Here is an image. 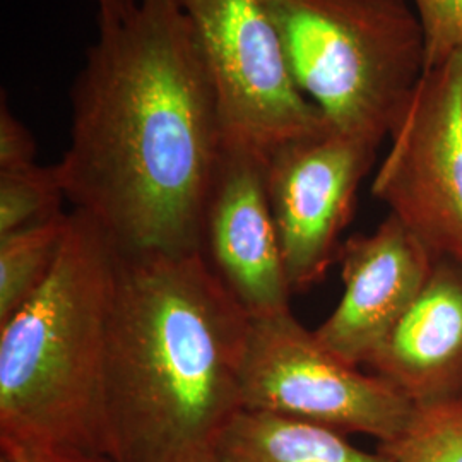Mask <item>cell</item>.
Returning <instances> with one entry per match:
<instances>
[{
    "label": "cell",
    "mask_w": 462,
    "mask_h": 462,
    "mask_svg": "<svg viewBox=\"0 0 462 462\" xmlns=\"http://www.w3.org/2000/svg\"><path fill=\"white\" fill-rule=\"evenodd\" d=\"M57 163L67 202L120 254L199 250L223 156L215 89L179 0L99 19Z\"/></svg>",
    "instance_id": "obj_1"
},
{
    "label": "cell",
    "mask_w": 462,
    "mask_h": 462,
    "mask_svg": "<svg viewBox=\"0 0 462 462\" xmlns=\"http://www.w3.org/2000/svg\"><path fill=\"white\" fill-rule=\"evenodd\" d=\"M252 319L199 250L120 254L108 326L105 454L199 462L244 410Z\"/></svg>",
    "instance_id": "obj_2"
},
{
    "label": "cell",
    "mask_w": 462,
    "mask_h": 462,
    "mask_svg": "<svg viewBox=\"0 0 462 462\" xmlns=\"http://www.w3.org/2000/svg\"><path fill=\"white\" fill-rule=\"evenodd\" d=\"M118 250L70 209L49 280L0 324V440L105 454L103 383Z\"/></svg>",
    "instance_id": "obj_3"
},
{
    "label": "cell",
    "mask_w": 462,
    "mask_h": 462,
    "mask_svg": "<svg viewBox=\"0 0 462 462\" xmlns=\"http://www.w3.org/2000/svg\"><path fill=\"white\" fill-rule=\"evenodd\" d=\"M300 91L332 129L380 146L427 72L410 0H264Z\"/></svg>",
    "instance_id": "obj_4"
},
{
    "label": "cell",
    "mask_w": 462,
    "mask_h": 462,
    "mask_svg": "<svg viewBox=\"0 0 462 462\" xmlns=\"http://www.w3.org/2000/svg\"><path fill=\"white\" fill-rule=\"evenodd\" d=\"M244 410L314 423L387 444L413 421L416 406L375 374L346 364L290 310L252 319L242 366Z\"/></svg>",
    "instance_id": "obj_5"
},
{
    "label": "cell",
    "mask_w": 462,
    "mask_h": 462,
    "mask_svg": "<svg viewBox=\"0 0 462 462\" xmlns=\"http://www.w3.org/2000/svg\"><path fill=\"white\" fill-rule=\"evenodd\" d=\"M215 89L225 144L267 158L328 120L293 79L264 0H179Z\"/></svg>",
    "instance_id": "obj_6"
},
{
    "label": "cell",
    "mask_w": 462,
    "mask_h": 462,
    "mask_svg": "<svg viewBox=\"0 0 462 462\" xmlns=\"http://www.w3.org/2000/svg\"><path fill=\"white\" fill-rule=\"evenodd\" d=\"M389 137L374 198L437 259L462 267V47L423 74Z\"/></svg>",
    "instance_id": "obj_7"
},
{
    "label": "cell",
    "mask_w": 462,
    "mask_h": 462,
    "mask_svg": "<svg viewBox=\"0 0 462 462\" xmlns=\"http://www.w3.org/2000/svg\"><path fill=\"white\" fill-rule=\"evenodd\" d=\"M379 148L328 127L265 158L267 198L293 293L314 288L337 261L341 235Z\"/></svg>",
    "instance_id": "obj_8"
},
{
    "label": "cell",
    "mask_w": 462,
    "mask_h": 462,
    "mask_svg": "<svg viewBox=\"0 0 462 462\" xmlns=\"http://www.w3.org/2000/svg\"><path fill=\"white\" fill-rule=\"evenodd\" d=\"M199 252L250 319L290 310L293 295L265 187V158L225 144Z\"/></svg>",
    "instance_id": "obj_9"
},
{
    "label": "cell",
    "mask_w": 462,
    "mask_h": 462,
    "mask_svg": "<svg viewBox=\"0 0 462 462\" xmlns=\"http://www.w3.org/2000/svg\"><path fill=\"white\" fill-rule=\"evenodd\" d=\"M337 261L345 291L315 336L343 362L366 366L420 297L437 257L389 215L372 233L346 238Z\"/></svg>",
    "instance_id": "obj_10"
},
{
    "label": "cell",
    "mask_w": 462,
    "mask_h": 462,
    "mask_svg": "<svg viewBox=\"0 0 462 462\" xmlns=\"http://www.w3.org/2000/svg\"><path fill=\"white\" fill-rule=\"evenodd\" d=\"M366 366L416 408L462 401V267L437 259L425 288Z\"/></svg>",
    "instance_id": "obj_11"
},
{
    "label": "cell",
    "mask_w": 462,
    "mask_h": 462,
    "mask_svg": "<svg viewBox=\"0 0 462 462\" xmlns=\"http://www.w3.org/2000/svg\"><path fill=\"white\" fill-rule=\"evenodd\" d=\"M217 462H396L362 450L334 430L278 414L242 410L221 433Z\"/></svg>",
    "instance_id": "obj_12"
},
{
    "label": "cell",
    "mask_w": 462,
    "mask_h": 462,
    "mask_svg": "<svg viewBox=\"0 0 462 462\" xmlns=\"http://www.w3.org/2000/svg\"><path fill=\"white\" fill-rule=\"evenodd\" d=\"M69 213L0 236V324L49 280L66 238Z\"/></svg>",
    "instance_id": "obj_13"
},
{
    "label": "cell",
    "mask_w": 462,
    "mask_h": 462,
    "mask_svg": "<svg viewBox=\"0 0 462 462\" xmlns=\"http://www.w3.org/2000/svg\"><path fill=\"white\" fill-rule=\"evenodd\" d=\"M59 165L0 171V236L64 215Z\"/></svg>",
    "instance_id": "obj_14"
},
{
    "label": "cell",
    "mask_w": 462,
    "mask_h": 462,
    "mask_svg": "<svg viewBox=\"0 0 462 462\" xmlns=\"http://www.w3.org/2000/svg\"><path fill=\"white\" fill-rule=\"evenodd\" d=\"M377 448L396 462H462V411L459 402L416 408L408 430Z\"/></svg>",
    "instance_id": "obj_15"
},
{
    "label": "cell",
    "mask_w": 462,
    "mask_h": 462,
    "mask_svg": "<svg viewBox=\"0 0 462 462\" xmlns=\"http://www.w3.org/2000/svg\"><path fill=\"white\" fill-rule=\"evenodd\" d=\"M425 34L427 70L462 47V0H410Z\"/></svg>",
    "instance_id": "obj_16"
},
{
    "label": "cell",
    "mask_w": 462,
    "mask_h": 462,
    "mask_svg": "<svg viewBox=\"0 0 462 462\" xmlns=\"http://www.w3.org/2000/svg\"><path fill=\"white\" fill-rule=\"evenodd\" d=\"M36 165V141L2 98L0 108V171Z\"/></svg>",
    "instance_id": "obj_17"
},
{
    "label": "cell",
    "mask_w": 462,
    "mask_h": 462,
    "mask_svg": "<svg viewBox=\"0 0 462 462\" xmlns=\"http://www.w3.org/2000/svg\"><path fill=\"white\" fill-rule=\"evenodd\" d=\"M34 462H116L101 452H88L78 448H45L32 450Z\"/></svg>",
    "instance_id": "obj_18"
},
{
    "label": "cell",
    "mask_w": 462,
    "mask_h": 462,
    "mask_svg": "<svg viewBox=\"0 0 462 462\" xmlns=\"http://www.w3.org/2000/svg\"><path fill=\"white\" fill-rule=\"evenodd\" d=\"M0 462H34L33 452L28 447L0 440Z\"/></svg>",
    "instance_id": "obj_19"
},
{
    "label": "cell",
    "mask_w": 462,
    "mask_h": 462,
    "mask_svg": "<svg viewBox=\"0 0 462 462\" xmlns=\"http://www.w3.org/2000/svg\"><path fill=\"white\" fill-rule=\"evenodd\" d=\"M199 462H217V461H216V457H209V459H204V461H199Z\"/></svg>",
    "instance_id": "obj_20"
},
{
    "label": "cell",
    "mask_w": 462,
    "mask_h": 462,
    "mask_svg": "<svg viewBox=\"0 0 462 462\" xmlns=\"http://www.w3.org/2000/svg\"><path fill=\"white\" fill-rule=\"evenodd\" d=\"M459 408H461V411H462V401H461V402H459Z\"/></svg>",
    "instance_id": "obj_21"
}]
</instances>
